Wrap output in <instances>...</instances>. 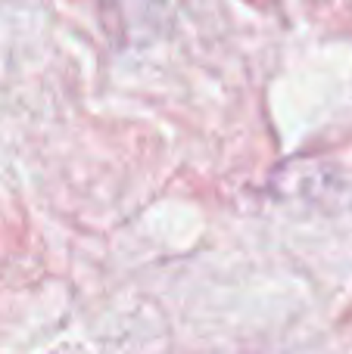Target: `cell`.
I'll list each match as a JSON object with an SVG mask.
<instances>
[]
</instances>
